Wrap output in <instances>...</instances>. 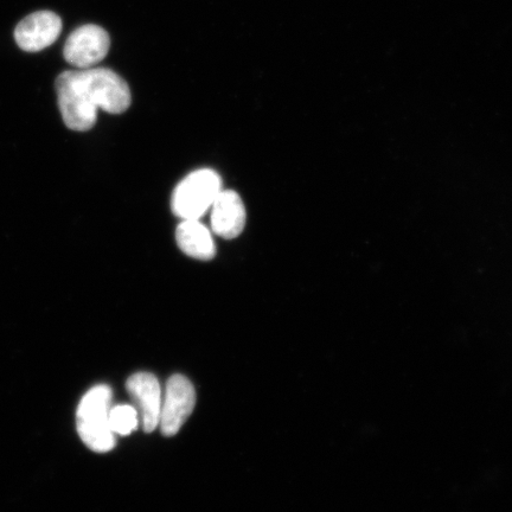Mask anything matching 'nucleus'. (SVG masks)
Returning a JSON list of instances; mask_svg holds the SVG:
<instances>
[{
    "instance_id": "9",
    "label": "nucleus",
    "mask_w": 512,
    "mask_h": 512,
    "mask_svg": "<svg viewBox=\"0 0 512 512\" xmlns=\"http://www.w3.org/2000/svg\"><path fill=\"white\" fill-rule=\"evenodd\" d=\"M176 240L181 251L190 258L208 261L216 254L213 235L200 220H182L176 230Z\"/></svg>"
},
{
    "instance_id": "10",
    "label": "nucleus",
    "mask_w": 512,
    "mask_h": 512,
    "mask_svg": "<svg viewBox=\"0 0 512 512\" xmlns=\"http://www.w3.org/2000/svg\"><path fill=\"white\" fill-rule=\"evenodd\" d=\"M138 411L128 405L115 406L110 411V426L114 434L128 435L137 430Z\"/></svg>"
},
{
    "instance_id": "8",
    "label": "nucleus",
    "mask_w": 512,
    "mask_h": 512,
    "mask_svg": "<svg viewBox=\"0 0 512 512\" xmlns=\"http://www.w3.org/2000/svg\"><path fill=\"white\" fill-rule=\"evenodd\" d=\"M211 210V230L223 239H235L246 226V208L239 194L222 190Z\"/></svg>"
},
{
    "instance_id": "5",
    "label": "nucleus",
    "mask_w": 512,
    "mask_h": 512,
    "mask_svg": "<svg viewBox=\"0 0 512 512\" xmlns=\"http://www.w3.org/2000/svg\"><path fill=\"white\" fill-rule=\"evenodd\" d=\"M196 403L195 388L183 375H174L166 384L159 426L165 437H174L187 421Z\"/></svg>"
},
{
    "instance_id": "1",
    "label": "nucleus",
    "mask_w": 512,
    "mask_h": 512,
    "mask_svg": "<svg viewBox=\"0 0 512 512\" xmlns=\"http://www.w3.org/2000/svg\"><path fill=\"white\" fill-rule=\"evenodd\" d=\"M56 92L64 124L78 132L91 130L99 110L120 114L131 105L127 82L107 68L68 70L57 78Z\"/></svg>"
},
{
    "instance_id": "3",
    "label": "nucleus",
    "mask_w": 512,
    "mask_h": 512,
    "mask_svg": "<svg viewBox=\"0 0 512 512\" xmlns=\"http://www.w3.org/2000/svg\"><path fill=\"white\" fill-rule=\"evenodd\" d=\"M222 191L221 177L210 169L191 172L172 195V211L182 220H201Z\"/></svg>"
},
{
    "instance_id": "6",
    "label": "nucleus",
    "mask_w": 512,
    "mask_h": 512,
    "mask_svg": "<svg viewBox=\"0 0 512 512\" xmlns=\"http://www.w3.org/2000/svg\"><path fill=\"white\" fill-rule=\"evenodd\" d=\"M61 31L62 21L55 12L37 11L19 22L15 40L22 50L37 53L54 44Z\"/></svg>"
},
{
    "instance_id": "7",
    "label": "nucleus",
    "mask_w": 512,
    "mask_h": 512,
    "mask_svg": "<svg viewBox=\"0 0 512 512\" xmlns=\"http://www.w3.org/2000/svg\"><path fill=\"white\" fill-rule=\"evenodd\" d=\"M126 387L136 402L144 431H155L162 411V392L157 377L149 373L134 374L127 380Z\"/></svg>"
},
{
    "instance_id": "4",
    "label": "nucleus",
    "mask_w": 512,
    "mask_h": 512,
    "mask_svg": "<svg viewBox=\"0 0 512 512\" xmlns=\"http://www.w3.org/2000/svg\"><path fill=\"white\" fill-rule=\"evenodd\" d=\"M111 38L99 25H83L70 34L64 46V59L79 69L93 68L108 54Z\"/></svg>"
},
{
    "instance_id": "2",
    "label": "nucleus",
    "mask_w": 512,
    "mask_h": 512,
    "mask_svg": "<svg viewBox=\"0 0 512 512\" xmlns=\"http://www.w3.org/2000/svg\"><path fill=\"white\" fill-rule=\"evenodd\" d=\"M111 401V388L98 386L89 390L78 409L80 437L95 452H110L115 445L110 426Z\"/></svg>"
}]
</instances>
